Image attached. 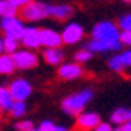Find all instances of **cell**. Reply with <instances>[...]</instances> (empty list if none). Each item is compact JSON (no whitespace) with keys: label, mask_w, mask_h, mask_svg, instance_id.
I'll return each instance as SVG.
<instances>
[{"label":"cell","mask_w":131,"mask_h":131,"mask_svg":"<svg viewBox=\"0 0 131 131\" xmlns=\"http://www.w3.org/2000/svg\"><path fill=\"white\" fill-rule=\"evenodd\" d=\"M112 126H118V125H123V123L128 122V107H115L109 115V120H107Z\"/></svg>","instance_id":"2e32d148"},{"label":"cell","mask_w":131,"mask_h":131,"mask_svg":"<svg viewBox=\"0 0 131 131\" xmlns=\"http://www.w3.org/2000/svg\"><path fill=\"white\" fill-rule=\"evenodd\" d=\"M56 74L62 82H74V80H80L82 77H85V67L74 61H64L58 67Z\"/></svg>","instance_id":"ba28073f"},{"label":"cell","mask_w":131,"mask_h":131,"mask_svg":"<svg viewBox=\"0 0 131 131\" xmlns=\"http://www.w3.org/2000/svg\"><path fill=\"white\" fill-rule=\"evenodd\" d=\"M122 2L125 3V5H129V3H131V0H122Z\"/></svg>","instance_id":"d6a6232c"},{"label":"cell","mask_w":131,"mask_h":131,"mask_svg":"<svg viewBox=\"0 0 131 131\" xmlns=\"http://www.w3.org/2000/svg\"><path fill=\"white\" fill-rule=\"evenodd\" d=\"M32 128H35V123L32 122V120L21 118V120H16L15 122V129L16 131H30Z\"/></svg>","instance_id":"cb8c5ba5"},{"label":"cell","mask_w":131,"mask_h":131,"mask_svg":"<svg viewBox=\"0 0 131 131\" xmlns=\"http://www.w3.org/2000/svg\"><path fill=\"white\" fill-rule=\"evenodd\" d=\"M18 10L6 2V0H0V18H10V16H18Z\"/></svg>","instance_id":"44dd1931"},{"label":"cell","mask_w":131,"mask_h":131,"mask_svg":"<svg viewBox=\"0 0 131 131\" xmlns=\"http://www.w3.org/2000/svg\"><path fill=\"white\" fill-rule=\"evenodd\" d=\"M3 53V35H0V54Z\"/></svg>","instance_id":"4dcf8cb0"},{"label":"cell","mask_w":131,"mask_h":131,"mask_svg":"<svg viewBox=\"0 0 131 131\" xmlns=\"http://www.w3.org/2000/svg\"><path fill=\"white\" fill-rule=\"evenodd\" d=\"M99 2H109V0H99Z\"/></svg>","instance_id":"e575fe53"},{"label":"cell","mask_w":131,"mask_h":131,"mask_svg":"<svg viewBox=\"0 0 131 131\" xmlns=\"http://www.w3.org/2000/svg\"><path fill=\"white\" fill-rule=\"evenodd\" d=\"M6 2H8L15 10L19 11V10H23L24 6H27L30 2H34V0H6Z\"/></svg>","instance_id":"4316f807"},{"label":"cell","mask_w":131,"mask_h":131,"mask_svg":"<svg viewBox=\"0 0 131 131\" xmlns=\"http://www.w3.org/2000/svg\"><path fill=\"white\" fill-rule=\"evenodd\" d=\"M107 67L115 74H122V72L131 69V48L122 50L117 54H112L107 59Z\"/></svg>","instance_id":"30bf717a"},{"label":"cell","mask_w":131,"mask_h":131,"mask_svg":"<svg viewBox=\"0 0 131 131\" xmlns=\"http://www.w3.org/2000/svg\"><path fill=\"white\" fill-rule=\"evenodd\" d=\"M18 16L24 23H30V24L40 23L48 18V3L42 2V0H34L27 6H24L23 10H19Z\"/></svg>","instance_id":"3957f363"},{"label":"cell","mask_w":131,"mask_h":131,"mask_svg":"<svg viewBox=\"0 0 131 131\" xmlns=\"http://www.w3.org/2000/svg\"><path fill=\"white\" fill-rule=\"evenodd\" d=\"M3 93H5V86L0 85V102H2V99H3Z\"/></svg>","instance_id":"f546056e"},{"label":"cell","mask_w":131,"mask_h":131,"mask_svg":"<svg viewBox=\"0 0 131 131\" xmlns=\"http://www.w3.org/2000/svg\"><path fill=\"white\" fill-rule=\"evenodd\" d=\"M5 88L13 97V101H21V102H27V99L34 93V85L26 77H15L8 83V86Z\"/></svg>","instance_id":"5b68a950"},{"label":"cell","mask_w":131,"mask_h":131,"mask_svg":"<svg viewBox=\"0 0 131 131\" xmlns=\"http://www.w3.org/2000/svg\"><path fill=\"white\" fill-rule=\"evenodd\" d=\"M93 58H94V54L91 53V51H90L86 47H82V48H78L75 53H74V62L83 66V64L90 62L91 59H93Z\"/></svg>","instance_id":"ffe728a7"},{"label":"cell","mask_w":131,"mask_h":131,"mask_svg":"<svg viewBox=\"0 0 131 131\" xmlns=\"http://www.w3.org/2000/svg\"><path fill=\"white\" fill-rule=\"evenodd\" d=\"M75 15V6L70 3H48V18L58 23H67Z\"/></svg>","instance_id":"9c48e42d"},{"label":"cell","mask_w":131,"mask_h":131,"mask_svg":"<svg viewBox=\"0 0 131 131\" xmlns=\"http://www.w3.org/2000/svg\"><path fill=\"white\" fill-rule=\"evenodd\" d=\"M42 59L48 66L59 67L66 61V53H64L62 48H43L42 50Z\"/></svg>","instance_id":"9a60e30c"},{"label":"cell","mask_w":131,"mask_h":131,"mask_svg":"<svg viewBox=\"0 0 131 131\" xmlns=\"http://www.w3.org/2000/svg\"><path fill=\"white\" fill-rule=\"evenodd\" d=\"M117 26H118L120 30H131V11L123 13L122 16H118Z\"/></svg>","instance_id":"603a6c76"},{"label":"cell","mask_w":131,"mask_h":131,"mask_svg":"<svg viewBox=\"0 0 131 131\" xmlns=\"http://www.w3.org/2000/svg\"><path fill=\"white\" fill-rule=\"evenodd\" d=\"M93 54H107V53H118V51L123 50L122 43L120 42H114V43H109V42H97V40H91L86 42L85 45Z\"/></svg>","instance_id":"5bb4252c"},{"label":"cell","mask_w":131,"mask_h":131,"mask_svg":"<svg viewBox=\"0 0 131 131\" xmlns=\"http://www.w3.org/2000/svg\"><path fill=\"white\" fill-rule=\"evenodd\" d=\"M91 131H114V126L109 122H101L97 126H94Z\"/></svg>","instance_id":"83f0119b"},{"label":"cell","mask_w":131,"mask_h":131,"mask_svg":"<svg viewBox=\"0 0 131 131\" xmlns=\"http://www.w3.org/2000/svg\"><path fill=\"white\" fill-rule=\"evenodd\" d=\"M13 97L10 96V93L6 91V88H5V93H3V99H2V102H0V112H6L8 114V110L11 109V106H13Z\"/></svg>","instance_id":"d4e9b609"},{"label":"cell","mask_w":131,"mask_h":131,"mask_svg":"<svg viewBox=\"0 0 131 131\" xmlns=\"http://www.w3.org/2000/svg\"><path fill=\"white\" fill-rule=\"evenodd\" d=\"M38 131H70L69 126H66V125H59V123H56L53 120H48V118H45L40 122V125L37 126Z\"/></svg>","instance_id":"d6986e66"},{"label":"cell","mask_w":131,"mask_h":131,"mask_svg":"<svg viewBox=\"0 0 131 131\" xmlns=\"http://www.w3.org/2000/svg\"><path fill=\"white\" fill-rule=\"evenodd\" d=\"M40 40H42V48H61L62 47L61 32L54 27H40Z\"/></svg>","instance_id":"4fadbf2b"},{"label":"cell","mask_w":131,"mask_h":131,"mask_svg":"<svg viewBox=\"0 0 131 131\" xmlns=\"http://www.w3.org/2000/svg\"><path fill=\"white\" fill-rule=\"evenodd\" d=\"M30 131H38V128H37V126H35V128H32V129H30Z\"/></svg>","instance_id":"836d02e7"},{"label":"cell","mask_w":131,"mask_h":131,"mask_svg":"<svg viewBox=\"0 0 131 131\" xmlns=\"http://www.w3.org/2000/svg\"><path fill=\"white\" fill-rule=\"evenodd\" d=\"M11 59L15 62V69L21 70V72H27V70H34L38 67L40 58L35 51L27 50V48H19L18 51L11 54Z\"/></svg>","instance_id":"8992f818"},{"label":"cell","mask_w":131,"mask_h":131,"mask_svg":"<svg viewBox=\"0 0 131 131\" xmlns=\"http://www.w3.org/2000/svg\"><path fill=\"white\" fill-rule=\"evenodd\" d=\"M21 48V43L16 42V40H11V38H5L3 37V53L5 54H13L15 51H18Z\"/></svg>","instance_id":"7402d4cb"},{"label":"cell","mask_w":131,"mask_h":131,"mask_svg":"<svg viewBox=\"0 0 131 131\" xmlns=\"http://www.w3.org/2000/svg\"><path fill=\"white\" fill-rule=\"evenodd\" d=\"M114 131H131V122H126V123L118 125V126H114Z\"/></svg>","instance_id":"f1b7e54d"},{"label":"cell","mask_w":131,"mask_h":131,"mask_svg":"<svg viewBox=\"0 0 131 131\" xmlns=\"http://www.w3.org/2000/svg\"><path fill=\"white\" fill-rule=\"evenodd\" d=\"M94 99V90L93 88H82L77 91H72L70 94L64 96L61 99V110L75 118L78 114H82L83 110H86V106Z\"/></svg>","instance_id":"6da1fadb"},{"label":"cell","mask_w":131,"mask_h":131,"mask_svg":"<svg viewBox=\"0 0 131 131\" xmlns=\"http://www.w3.org/2000/svg\"><path fill=\"white\" fill-rule=\"evenodd\" d=\"M102 122V117L96 110H83L75 117V126L80 131H91Z\"/></svg>","instance_id":"7c38bea8"},{"label":"cell","mask_w":131,"mask_h":131,"mask_svg":"<svg viewBox=\"0 0 131 131\" xmlns=\"http://www.w3.org/2000/svg\"><path fill=\"white\" fill-rule=\"evenodd\" d=\"M59 32L62 38V45H67V47H74V45L82 43L85 40V37H86V29L78 21L64 23V27Z\"/></svg>","instance_id":"277c9868"},{"label":"cell","mask_w":131,"mask_h":131,"mask_svg":"<svg viewBox=\"0 0 131 131\" xmlns=\"http://www.w3.org/2000/svg\"><path fill=\"white\" fill-rule=\"evenodd\" d=\"M128 122H131V107L128 109Z\"/></svg>","instance_id":"1f68e13d"},{"label":"cell","mask_w":131,"mask_h":131,"mask_svg":"<svg viewBox=\"0 0 131 131\" xmlns=\"http://www.w3.org/2000/svg\"><path fill=\"white\" fill-rule=\"evenodd\" d=\"M21 48H27L32 51H37L42 48V40H40V27L30 24V26H26L24 29V34L21 37Z\"/></svg>","instance_id":"8fae6325"},{"label":"cell","mask_w":131,"mask_h":131,"mask_svg":"<svg viewBox=\"0 0 131 131\" xmlns=\"http://www.w3.org/2000/svg\"><path fill=\"white\" fill-rule=\"evenodd\" d=\"M15 72H16V69H15V62H13L11 56L2 53L0 54V75L11 77V75H15Z\"/></svg>","instance_id":"e0dca14e"},{"label":"cell","mask_w":131,"mask_h":131,"mask_svg":"<svg viewBox=\"0 0 131 131\" xmlns=\"http://www.w3.org/2000/svg\"><path fill=\"white\" fill-rule=\"evenodd\" d=\"M26 23L19 16H10V18H0V30L5 38L19 42L24 34Z\"/></svg>","instance_id":"52a82bcc"},{"label":"cell","mask_w":131,"mask_h":131,"mask_svg":"<svg viewBox=\"0 0 131 131\" xmlns=\"http://www.w3.org/2000/svg\"><path fill=\"white\" fill-rule=\"evenodd\" d=\"M90 37H91V40L114 43V42H118V38H120V29L115 21L102 19V21H97L91 27Z\"/></svg>","instance_id":"7a4b0ae2"},{"label":"cell","mask_w":131,"mask_h":131,"mask_svg":"<svg viewBox=\"0 0 131 131\" xmlns=\"http://www.w3.org/2000/svg\"><path fill=\"white\" fill-rule=\"evenodd\" d=\"M118 42L122 43V47L131 48V30H120V38Z\"/></svg>","instance_id":"484cf974"},{"label":"cell","mask_w":131,"mask_h":131,"mask_svg":"<svg viewBox=\"0 0 131 131\" xmlns=\"http://www.w3.org/2000/svg\"><path fill=\"white\" fill-rule=\"evenodd\" d=\"M26 114H27V102H21V101H15L11 109L8 110V115L11 118H18V120L24 118Z\"/></svg>","instance_id":"ac0fdd59"}]
</instances>
